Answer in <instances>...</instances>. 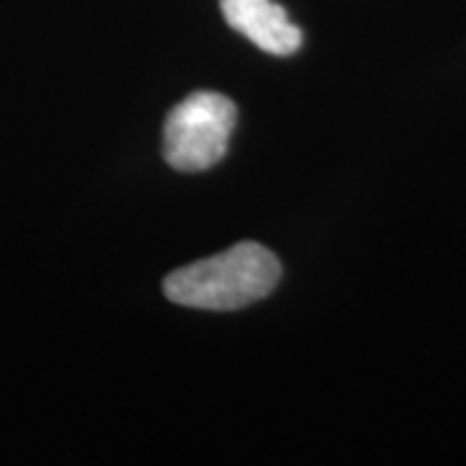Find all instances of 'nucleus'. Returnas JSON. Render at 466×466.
Returning a JSON list of instances; mask_svg holds the SVG:
<instances>
[{
    "label": "nucleus",
    "mask_w": 466,
    "mask_h": 466,
    "mask_svg": "<svg viewBox=\"0 0 466 466\" xmlns=\"http://www.w3.org/2000/svg\"><path fill=\"white\" fill-rule=\"evenodd\" d=\"M226 24L275 57L299 52L303 34L272 0H220Z\"/></svg>",
    "instance_id": "7ed1b4c3"
},
{
    "label": "nucleus",
    "mask_w": 466,
    "mask_h": 466,
    "mask_svg": "<svg viewBox=\"0 0 466 466\" xmlns=\"http://www.w3.org/2000/svg\"><path fill=\"white\" fill-rule=\"evenodd\" d=\"M280 272L272 251L254 241H241L216 257L174 269L164 280V293L187 309L233 311L267 299Z\"/></svg>",
    "instance_id": "f257e3e1"
},
{
    "label": "nucleus",
    "mask_w": 466,
    "mask_h": 466,
    "mask_svg": "<svg viewBox=\"0 0 466 466\" xmlns=\"http://www.w3.org/2000/svg\"><path fill=\"white\" fill-rule=\"evenodd\" d=\"M236 106L216 91H198L179 101L164 127V156L177 171L213 168L228 150Z\"/></svg>",
    "instance_id": "f03ea898"
}]
</instances>
